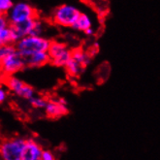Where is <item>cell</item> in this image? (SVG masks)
<instances>
[{"instance_id":"obj_1","label":"cell","mask_w":160,"mask_h":160,"mask_svg":"<svg viewBox=\"0 0 160 160\" xmlns=\"http://www.w3.org/2000/svg\"><path fill=\"white\" fill-rule=\"evenodd\" d=\"M52 41L41 36L27 35L15 43L16 51L23 58H28L39 52H48Z\"/></svg>"},{"instance_id":"obj_2","label":"cell","mask_w":160,"mask_h":160,"mask_svg":"<svg viewBox=\"0 0 160 160\" xmlns=\"http://www.w3.org/2000/svg\"><path fill=\"white\" fill-rule=\"evenodd\" d=\"M25 140L22 138L5 139L0 143V158L3 160H22Z\"/></svg>"},{"instance_id":"obj_3","label":"cell","mask_w":160,"mask_h":160,"mask_svg":"<svg viewBox=\"0 0 160 160\" xmlns=\"http://www.w3.org/2000/svg\"><path fill=\"white\" fill-rule=\"evenodd\" d=\"M81 11L77 7L70 4H63L53 11L52 21L55 24L62 27H72L81 15Z\"/></svg>"},{"instance_id":"obj_4","label":"cell","mask_w":160,"mask_h":160,"mask_svg":"<svg viewBox=\"0 0 160 160\" xmlns=\"http://www.w3.org/2000/svg\"><path fill=\"white\" fill-rule=\"evenodd\" d=\"M7 17L10 22V25H14L30 18H37V12L29 3L20 1L13 5L11 10L8 12Z\"/></svg>"},{"instance_id":"obj_5","label":"cell","mask_w":160,"mask_h":160,"mask_svg":"<svg viewBox=\"0 0 160 160\" xmlns=\"http://www.w3.org/2000/svg\"><path fill=\"white\" fill-rule=\"evenodd\" d=\"M26 66L25 58L17 51L8 54L0 63V71L4 76H11L22 71Z\"/></svg>"},{"instance_id":"obj_6","label":"cell","mask_w":160,"mask_h":160,"mask_svg":"<svg viewBox=\"0 0 160 160\" xmlns=\"http://www.w3.org/2000/svg\"><path fill=\"white\" fill-rule=\"evenodd\" d=\"M48 52L51 62L58 67H64L72 58V51L60 42H52Z\"/></svg>"},{"instance_id":"obj_7","label":"cell","mask_w":160,"mask_h":160,"mask_svg":"<svg viewBox=\"0 0 160 160\" xmlns=\"http://www.w3.org/2000/svg\"><path fill=\"white\" fill-rule=\"evenodd\" d=\"M4 82L9 90H11L13 93H15L16 95L21 98L29 100L35 95V90L31 86L24 82L21 79H18V77L14 76V75L5 76Z\"/></svg>"},{"instance_id":"obj_8","label":"cell","mask_w":160,"mask_h":160,"mask_svg":"<svg viewBox=\"0 0 160 160\" xmlns=\"http://www.w3.org/2000/svg\"><path fill=\"white\" fill-rule=\"evenodd\" d=\"M45 112L48 118H58L68 112V104L67 101L59 98L58 100H50L45 107Z\"/></svg>"},{"instance_id":"obj_9","label":"cell","mask_w":160,"mask_h":160,"mask_svg":"<svg viewBox=\"0 0 160 160\" xmlns=\"http://www.w3.org/2000/svg\"><path fill=\"white\" fill-rule=\"evenodd\" d=\"M43 149L41 146L32 139L25 140V148L22 160H41Z\"/></svg>"},{"instance_id":"obj_10","label":"cell","mask_w":160,"mask_h":160,"mask_svg":"<svg viewBox=\"0 0 160 160\" xmlns=\"http://www.w3.org/2000/svg\"><path fill=\"white\" fill-rule=\"evenodd\" d=\"M37 18H30V20H27L25 22H20V23L11 25L12 29L16 33V35H17L18 40H20L21 38H22V37H24V36H27V35L31 34Z\"/></svg>"},{"instance_id":"obj_11","label":"cell","mask_w":160,"mask_h":160,"mask_svg":"<svg viewBox=\"0 0 160 160\" xmlns=\"http://www.w3.org/2000/svg\"><path fill=\"white\" fill-rule=\"evenodd\" d=\"M25 62H26V66L28 67L38 68L51 62V59L48 52H39L31 54L28 58H25Z\"/></svg>"},{"instance_id":"obj_12","label":"cell","mask_w":160,"mask_h":160,"mask_svg":"<svg viewBox=\"0 0 160 160\" xmlns=\"http://www.w3.org/2000/svg\"><path fill=\"white\" fill-rule=\"evenodd\" d=\"M92 26H93V22H92L91 18L86 13H81L78 20L75 22V23L73 24L71 28H73V29L76 31L84 32Z\"/></svg>"},{"instance_id":"obj_13","label":"cell","mask_w":160,"mask_h":160,"mask_svg":"<svg viewBox=\"0 0 160 160\" xmlns=\"http://www.w3.org/2000/svg\"><path fill=\"white\" fill-rule=\"evenodd\" d=\"M18 40V37L14 32V30L12 29L11 25L0 31V47L16 43Z\"/></svg>"},{"instance_id":"obj_14","label":"cell","mask_w":160,"mask_h":160,"mask_svg":"<svg viewBox=\"0 0 160 160\" xmlns=\"http://www.w3.org/2000/svg\"><path fill=\"white\" fill-rule=\"evenodd\" d=\"M65 69H66L67 73L70 75L71 77H78L80 76V75L82 74V72L83 71V66H82V65L76 60L74 59L73 58H71V59L66 63V65H65Z\"/></svg>"},{"instance_id":"obj_15","label":"cell","mask_w":160,"mask_h":160,"mask_svg":"<svg viewBox=\"0 0 160 160\" xmlns=\"http://www.w3.org/2000/svg\"><path fill=\"white\" fill-rule=\"evenodd\" d=\"M72 58L74 59H76L82 66L86 67L89 64L90 62V58L88 53H86L84 52H82V50H76L72 52Z\"/></svg>"},{"instance_id":"obj_16","label":"cell","mask_w":160,"mask_h":160,"mask_svg":"<svg viewBox=\"0 0 160 160\" xmlns=\"http://www.w3.org/2000/svg\"><path fill=\"white\" fill-rule=\"evenodd\" d=\"M28 101H29V103L32 105V107H34L35 109H45L47 103H48V101H47L44 97L36 96V95L31 97Z\"/></svg>"},{"instance_id":"obj_17","label":"cell","mask_w":160,"mask_h":160,"mask_svg":"<svg viewBox=\"0 0 160 160\" xmlns=\"http://www.w3.org/2000/svg\"><path fill=\"white\" fill-rule=\"evenodd\" d=\"M15 51H16L15 46H13L11 44L10 45H6V46L0 47V63H1V61L6 58L8 54L14 52Z\"/></svg>"},{"instance_id":"obj_18","label":"cell","mask_w":160,"mask_h":160,"mask_svg":"<svg viewBox=\"0 0 160 160\" xmlns=\"http://www.w3.org/2000/svg\"><path fill=\"white\" fill-rule=\"evenodd\" d=\"M13 5V0H0V14H8Z\"/></svg>"},{"instance_id":"obj_19","label":"cell","mask_w":160,"mask_h":160,"mask_svg":"<svg viewBox=\"0 0 160 160\" xmlns=\"http://www.w3.org/2000/svg\"><path fill=\"white\" fill-rule=\"evenodd\" d=\"M10 26V22L6 14H0V31Z\"/></svg>"},{"instance_id":"obj_20","label":"cell","mask_w":160,"mask_h":160,"mask_svg":"<svg viewBox=\"0 0 160 160\" xmlns=\"http://www.w3.org/2000/svg\"><path fill=\"white\" fill-rule=\"evenodd\" d=\"M54 154L51 152L49 149H46L42 152V156H41V160H53Z\"/></svg>"},{"instance_id":"obj_21","label":"cell","mask_w":160,"mask_h":160,"mask_svg":"<svg viewBox=\"0 0 160 160\" xmlns=\"http://www.w3.org/2000/svg\"><path fill=\"white\" fill-rule=\"evenodd\" d=\"M7 96H8V91L4 88L0 87V104H2V103L6 101Z\"/></svg>"},{"instance_id":"obj_22","label":"cell","mask_w":160,"mask_h":160,"mask_svg":"<svg viewBox=\"0 0 160 160\" xmlns=\"http://www.w3.org/2000/svg\"><path fill=\"white\" fill-rule=\"evenodd\" d=\"M86 35H88V36H91V35H93V33H94V28H93V26L92 27H90V28H88V30H86L83 32Z\"/></svg>"}]
</instances>
